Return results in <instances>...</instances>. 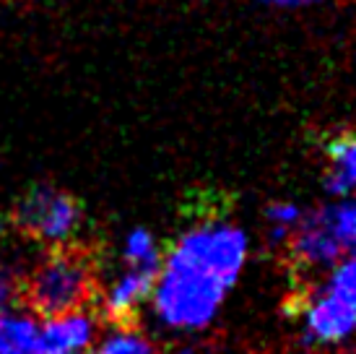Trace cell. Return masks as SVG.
I'll list each match as a JSON object with an SVG mask.
<instances>
[{
	"instance_id": "cell-7",
	"label": "cell",
	"mask_w": 356,
	"mask_h": 354,
	"mask_svg": "<svg viewBox=\"0 0 356 354\" xmlns=\"http://www.w3.org/2000/svg\"><path fill=\"white\" fill-rule=\"evenodd\" d=\"M156 274L140 271V268H125L109 282L107 292L102 297V310L112 321H128L138 313V307L151 297Z\"/></svg>"
},
{
	"instance_id": "cell-1",
	"label": "cell",
	"mask_w": 356,
	"mask_h": 354,
	"mask_svg": "<svg viewBox=\"0 0 356 354\" xmlns=\"http://www.w3.org/2000/svg\"><path fill=\"white\" fill-rule=\"evenodd\" d=\"M248 256V232L234 222L208 219L185 229L161 258L151 289L159 323L179 334L208 328L237 286Z\"/></svg>"
},
{
	"instance_id": "cell-11",
	"label": "cell",
	"mask_w": 356,
	"mask_h": 354,
	"mask_svg": "<svg viewBox=\"0 0 356 354\" xmlns=\"http://www.w3.org/2000/svg\"><path fill=\"white\" fill-rule=\"evenodd\" d=\"M94 354H161L146 334L130 325H118L104 334L94 346Z\"/></svg>"
},
{
	"instance_id": "cell-3",
	"label": "cell",
	"mask_w": 356,
	"mask_h": 354,
	"mask_svg": "<svg viewBox=\"0 0 356 354\" xmlns=\"http://www.w3.org/2000/svg\"><path fill=\"white\" fill-rule=\"evenodd\" d=\"M356 243V206L351 198H338L302 217L289 237V250L302 268L327 271L351 256Z\"/></svg>"
},
{
	"instance_id": "cell-2",
	"label": "cell",
	"mask_w": 356,
	"mask_h": 354,
	"mask_svg": "<svg viewBox=\"0 0 356 354\" xmlns=\"http://www.w3.org/2000/svg\"><path fill=\"white\" fill-rule=\"evenodd\" d=\"M94 268L89 258L73 247H52L19 284L26 305L37 315L52 318L70 310H83L94 297Z\"/></svg>"
},
{
	"instance_id": "cell-4",
	"label": "cell",
	"mask_w": 356,
	"mask_h": 354,
	"mask_svg": "<svg viewBox=\"0 0 356 354\" xmlns=\"http://www.w3.org/2000/svg\"><path fill=\"white\" fill-rule=\"evenodd\" d=\"M356 323V263L348 256L327 268L312 297L302 307V334L312 346L348 341Z\"/></svg>"
},
{
	"instance_id": "cell-14",
	"label": "cell",
	"mask_w": 356,
	"mask_h": 354,
	"mask_svg": "<svg viewBox=\"0 0 356 354\" xmlns=\"http://www.w3.org/2000/svg\"><path fill=\"white\" fill-rule=\"evenodd\" d=\"M268 6H276V8H299V6H315L323 0H263Z\"/></svg>"
},
{
	"instance_id": "cell-9",
	"label": "cell",
	"mask_w": 356,
	"mask_h": 354,
	"mask_svg": "<svg viewBox=\"0 0 356 354\" xmlns=\"http://www.w3.org/2000/svg\"><path fill=\"white\" fill-rule=\"evenodd\" d=\"M0 354H40V321L24 310L0 315Z\"/></svg>"
},
{
	"instance_id": "cell-12",
	"label": "cell",
	"mask_w": 356,
	"mask_h": 354,
	"mask_svg": "<svg viewBox=\"0 0 356 354\" xmlns=\"http://www.w3.org/2000/svg\"><path fill=\"white\" fill-rule=\"evenodd\" d=\"M302 217H305V211L294 201H273V203H268L266 222H268V237H270V243L286 245L291 232L302 222Z\"/></svg>"
},
{
	"instance_id": "cell-5",
	"label": "cell",
	"mask_w": 356,
	"mask_h": 354,
	"mask_svg": "<svg viewBox=\"0 0 356 354\" xmlns=\"http://www.w3.org/2000/svg\"><path fill=\"white\" fill-rule=\"evenodd\" d=\"M83 211L76 198L50 185H31L13 208V224L37 243L63 247L79 232Z\"/></svg>"
},
{
	"instance_id": "cell-8",
	"label": "cell",
	"mask_w": 356,
	"mask_h": 354,
	"mask_svg": "<svg viewBox=\"0 0 356 354\" xmlns=\"http://www.w3.org/2000/svg\"><path fill=\"white\" fill-rule=\"evenodd\" d=\"M325 193L333 201L348 198L356 185V141L343 130L327 141V167L323 175Z\"/></svg>"
},
{
	"instance_id": "cell-13",
	"label": "cell",
	"mask_w": 356,
	"mask_h": 354,
	"mask_svg": "<svg viewBox=\"0 0 356 354\" xmlns=\"http://www.w3.org/2000/svg\"><path fill=\"white\" fill-rule=\"evenodd\" d=\"M16 297H19V282L8 271H0V315L13 310Z\"/></svg>"
},
{
	"instance_id": "cell-6",
	"label": "cell",
	"mask_w": 356,
	"mask_h": 354,
	"mask_svg": "<svg viewBox=\"0 0 356 354\" xmlns=\"http://www.w3.org/2000/svg\"><path fill=\"white\" fill-rule=\"evenodd\" d=\"M97 318L83 310L44 318L40 323V354H86L97 344Z\"/></svg>"
},
{
	"instance_id": "cell-10",
	"label": "cell",
	"mask_w": 356,
	"mask_h": 354,
	"mask_svg": "<svg viewBox=\"0 0 356 354\" xmlns=\"http://www.w3.org/2000/svg\"><path fill=\"white\" fill-rule=\"evenodd\" d=\"M122 266L125 268H140L149 274H159L161 266V250H159L156 235L146 226H136L125 235L122 243Z\"/></svg>"
},
{
	"instance_id": "cell-15",
	"label": "cell",
	"mask_w": 356,
	"mask_h": 354,
	"mask_svg": "<svg viewBox=\"0 0 356 354\" xmlns=\"http://www.w3.org/2000/svg\"><path fill=\"white\" fill-rule=\"evenodd\" d=\"M0 229H3V217H0Z\"/></svg>"
}]
</instances>
